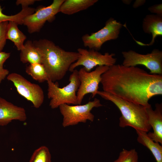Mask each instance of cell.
<instances>
[{"mask_svg":"<svg viewBox=\"0 0 162 162\" xmlns=\"http://www.w3.org/2000/svg\"><path fill=\"white\" fill-rule=\"evenodd\" d=\"M138 153L135 149L129 150L123 149L114 162H138Z\"/></svg>","mask_w":162,"mask_h":162,"instance_id":"cell-22","label":"cell"},{"mask_svg":"<svg viewBox=\"0 0 162 162\" xmlns=\"http://www.w3.org/2000/svg\"><path fill=\"white\" fill-rule=\"evenodd\" d=\"M142 27L145 33L152 34V40L148 44H145L138 41H137V43L142 46L153 45L156 37L162 35V16L156 14L146 15L143 19Z\"/></svg>","mask_w":162,"mask_h":162,"instance_id":"cell-14","label":"cell"},{"mask_svg":"<svg viewBox=\"0 0 162 162\" xmlns=\"http://www.w3.org/2000/svg\"><path fill=\"white\" fill-rule=\"evenodd\" d=\"M69 83L62 88L58 87L57 83L50 80L48 84L47 96L50 99L49 105L52 109H56L63 104L78 105L76 92L80 84L78 76V70L75 69L70 75Z\"/></svg>","mask_w":162,"mask_h":162,"instance_id":"cell-4","label":"cell"},{"mask_svg":"<svg viewBox=\"0 0 162 162\" xmlns=\"http://www.w3.org/2000/svg\"><path fill=\"white\" fill-rule=\"evenodd\" d=\"M33 43L41 55L42 64L49 79L54 82L62 79L80 56L78 52L66 51L48 39H40Z\"/></svg>","mask_w":162,"mask_h":162,"instance_id":"cell-2","label":"cell"},{"mask_svg":"<svg viewBox=\"0 0 162 162\" xmlns=\"http://www.w3.org/2000/svg\"><path fill=\"white\" fill-rule=\"evenodd\" d=\"M148 10L151 12L156 14V15L162 16V4L152 6L148 8Z\"/></svg>","mask_w":162,"mask_h":162,"instance_id":"cell-25","label":"cell"},{"mask_svg":"<svg viewBox=\"0 0 162 162\" xmlns=\"http://www.w3.org/2000/svg\"><path fill=\"white\" fill-rule=\"evenodd\" d=\"M98 0H64L61 4L59 12L70 15L86 10L93 5Z\"/></svg>","mask_w":162,"mask_h":162,"instance_id":"cell-15","label":"cell"},{"mask_svg":"<svg viewBox=\"0 0 162 162\" xmlns=\"http://www.w3.org/2000/svg\"><path fill=\"white\" fill-rule=\"evenodd\" d=\"M122 65L126 67L142 65L150 71L152 74L162 75V52L155 49L150 53H139L132 50L124 51Z\"/></svg>","mask_w":162,"mask_h":162,"instance_id":"cell-6","label":"cell"},{"mask_svg":"<svg viewBox=\"0 0 162 162\" xmlns=\"http://www.w3.org/2000/svg\"><path fill=\"white\" fill-rule=\"evenodd\" d=\"M7 79L13 83L18 93L31 102L35 108H38L42 105L44 94L38 85L31 83L21 75L15 73L9 74Z\"/></svg>","mask_w":162,"mask_h":162,"instance_id":"cell-11","label":"cell"},{"mask_svg":"<svg viewBox=\"0 0 162 162\" xmlns=\"http://www.w3.org/2000/svg\"><path fill=\"white\" fill-rule=\"evenodd\" d=\"M145 1L136 0L134 3L133 6L134 8H137L143 4Z\"/></svg>","mask_w":162,"mask_h":162,"instance_id":"cell-27","label":"cell"},{"mask_svg":"<svg viewBox=\"0 0 162 162\" xmlns=\"http://www.w3.org/2000/svg\"><path fill=\"white\" fill-rule=\"evenodd\" d=\"M103 106L99 99L95 98L83 105H70L64 104L60 105L59 108L63 116L62 125L64 127L74 125L79 123H86L87 120L93 122L94 115L91 111L94 107Z\"/></svg>","mask_w":162,"mask_h":162,"instance_id":"cell-5","label":"cell"},{"mask_svg":"<svg viewBox=\"0 0 162 162\" xmlns=\"http://www.w3.org/2000/svg\"><path fill=\"white\" fill-rule=\"evenodd\" d=\"M51 159L48 148L42 146L34 151L29 162H52Z\"/></svg>","mask_w":162,"mask_h":162,"instance_id":"cell-21","label":"cell"},{"mask_svg":"<svg viewBox=\"0 0 162 162\" xmlns=\"http://www.w3.org/2000/svg\"><path fill=\"white\" fill-rule=\"evenodd\" d=\"M27 118L25 109L0 97V126L7 125L13 120L21 122Z\"/></svg>","mask_w":162,"mask_h":162,"instance_id":"cell-12","label":"cell"},{"mask_svg":"<svg viewBox=\"0 0 162 162\" xmlns=\"http://www.w3.org/2000/svg\"><path fill=\"white\" fill-rule=\"evenodd\" d=\"M122 26L120 22L110 18L106 21L105 26L98 32L83 35L82 39L83 45L90 50L98 51L106 41L118 38Z\"/></svg>","mask_w":162,"mask_h":162,"instance_id":"cell-7","label":"cell"},{"mask_svg":"<svg viewBox=\"0 0 162 162\" xmlns=\"http://www.w3.org/2000/svg\"><path fill=\"white\" fill-rule=\"evenodd\" d=\"M97 94L102 98L112 102L122 114L119 119V126L122 128L130 126L136 130L146 132L151 129L148 123L146 106L131 102L114 95L98 91Z\"/></svg>","mask_w":162,"mask_h":162,"instance_id":"cell-3","label":"cell"},{"mask_svg":"<svg viewBox=\"0 0 162 162\" xmlns=\"http://www.w3.org/2000/svg\"><path fill=\"white\" fill-rule=\"evenodd\" d=\"M64 0H54L50 5L39 6L35 13L26 16L23 24L27 26L29 33L39 32L46 21L51 22L54 20Z\"/></svg>","mask_w":162,"mask_h":162,"instance_id":"cell-10","label":"cell"},{"mask_svg":"<svg viewBox=\"0 0 162 162\" xmlns=\"http://www.w3.org/2000/svg\"><path fill=\"white\" fill-rule=\"evenodd\" d=\"M8 21L0 22V52H2L6 43V31Z\"/></svg>","mask_w":162,"mask_h":162,"instance_id":"cell-24","label":"cell"},{"mask_svg":"<svg viewBox=\"0 0 162 162\" xmlns=\"http://www.w3.org/2000/svg\"><path fill=\"white\" fill-rule=\"evenodd\" d=\"M100 83L103 91L146 107L151 98L162 94V75L136 66L115 64L102 74Z\"/></svg>","mask_w":162,"mask_h":162,"instance_id":"cell-1","label":"cell"},{"mask_svg":"<svg viewBox=\"0 0 162 162\" xmlns=\"http://www.w3.org/2000/svg\"><path fill=\"white\" fill-rule=\"evenodd\" d=\"M138 142L146 146L151 152L157 162H162V146L158 142H155L150 138L147 132L136 130Z\"/></svg>","mask_w":162,"mask_h":162,"instance_id":"cell-16","label":"cell"},{"mask_svg":"<svg viewBox=\"0 0 162 162\" xmlns=\"http://www.w3.org/2000/svg\"><path fill=\"white\" fill-rule=\"evenodd\" d=\"M18 25L14 21H8L7 28L6 38L12 41L17 50L21 51L24 48V42L26 37L19 29Z\"/></svg>","mask_w":162,"mask_h":162,"instance_id":"cell-18","label":"cell"},{"mask_svg":"<svg viewBox=\"0 0 162 162\" xmlns=\"http://www.w3.org/2000/svg\"><path fill=\"white\" fill-rule=\"evenodd\" d=\"M24 48L20 51V59L23 63L42 64L41 55L31 40H27L24 44Z\"/></svg>","mask_w":162,"mask_h":162,"instance_id":"cell-17","label":"cell"},{"mask_svg":"<svg viewBox=\"0 0 162 162\" xmlns=\"http://www.w3.org/2000/svg\"><path fill=\"white\" fill-rule=\"evenodd\" d=\"M10 56V53L0 52V84L9 74V71L3 68V65Z\"/></svg>","mask_w":162,"mask_h":162,"instance_id":"cell-23","label":"cell"},{"mask_svg":"<svg viewBox=\"0 0 162 162\" xmlns=\"http://www.w3.org/2000/svg\"><path fill=\"white\" fill-rule=\"evenodd\" d=\"M26 72L32 78L40 83L50 80L44 65L38 63L30 64L25 69Z\"/></svg>","mask_w":162,"mask_h":162,"instance_id":"cell-19","label":"cell"},{"mask_svg":"<svg viewBox=\"0 0 162 162\" xmlns=\"http://www.w3.org/2000/svg\"><path fill=\"white\" fill-rule=\"evenodd\" d=\"M2 10L0 5V22L5 21H12L15 22L18 25L23 24L24 18L33 13V10L32 8L28 7L22 8L21 10L16 14L9 16L4 14L2 12Z\"/></svg>","mask_w":162,"mask_h":162,"instance_id":"cell-20","label":"cell"},{"mask_svg":"<svg viewBox=\"0 0 162 162\" xmlns=\"http://www.w3.org/2000/svg\"><path fill=\"white\" fill-rule=\"evenodd\" d=\"M40 0H17L16 4L17 5L21 4L22 8H26L28 7L30 5L33 4L35 2Z\"/></svg>","mask_w":162,"mask_h":162,"instance_id":"cell-26","label":"cell"},{"mask_svg":"<svg viewBox=\"0 0 162 162\" xmlns=\"http://www.w3.org/2000/svg\"><path fill=\"white\" fill-rule=\"evenodd\" d=\"M77 50L80 56L70 66L69 70L70 72H72L77 67L82 65L86 71L89 72L96 66L110 67L115 64L116 61V58L114 57V53L106 52L103 54L96 50L82 48L78 49Z\"/></svg>","mask_w":162,"mask_h":162,"instance_id":"cell-8","label":"cell"},{"mask_svg":"<svg viewBox=\"0 0 162 162\" xmlns=\"http://www.w3.org/2000/svg\"><path fill=\"white\" fill-rule=\"evenodd\" d=\"M109 67L106 66H98L94 70L89 72L86 71L83 68L78 70V78L80 82L76 93L78 105L81 104L84 96L87 94L91 93L92 98L97 94L101 75Z\"/></svg>","mask_w":162,"mask_h":162,"instance_id":"cell-9","label":"cell"},{"mask_svg":"<svg viewBox=\"0 0 162 162\" xmlns=\"http://www.w3.org/2000/svg\"><path fill=\"white\" fill-rule=\"evenodd\" d=\"M153 110L151 105L146 107L149 124L153 132L147 133L148 137L153 141L162 144V105L157 103Z\"/></svg>","mask_w":162,"mask_h":162,"instance_id":"cell-13","label":"cell"}]
</instances>
